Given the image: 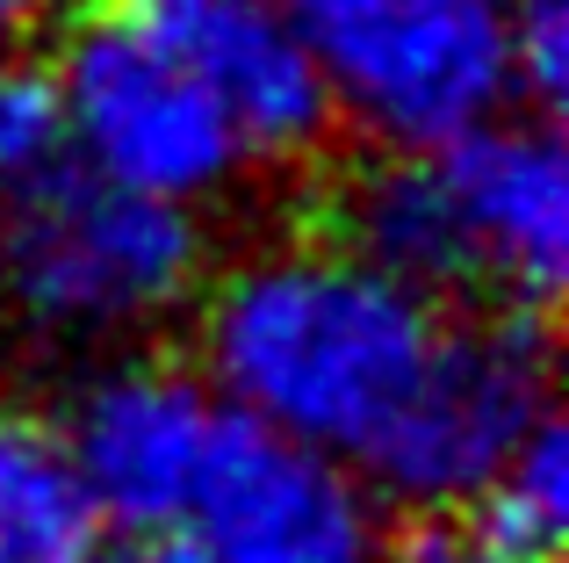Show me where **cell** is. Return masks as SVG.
Returning <instances> with one entry per match:
<instances>
[{"instance_id":"1","label":"cell","mask_w":569,"mask_h":563,"mask_svg":"<svg viewBox=\"0 0 569 563\" xmlns=\"http://www.w3.org/2000/svg\"><path fill=\"white\" fill-rule=\"evenodd\" d=\"M440 310L339 239L260 246L202 304V383L238 426L361 470L432 354Z\"/></svg>"},{"instance_id":"2","label":"cell","mask_w":569,"mask_h":563,"mask_svg":"<svg viewBox=\"0 0 569 563\" xmlns=\"http://www.w3.org/2000/svg\"><path fill=\"white\" fill-rule=\"evenodd\" d=\"M325 87V109L432 159L512 116V0H281Z\"/></svg>"},{"instance_id":"3","label":"cell","mask_w":569,"mask_h":563,"mask_svg":"<svg viewBox=\"0 0 569 563\" xmlns=\"http://www.w3.org/2000/svg\"><path fill=\"white\" fill-rule=\"evenodd\" d=\"M202 282V231L188 210L123 196L66 167L0 203V296L51 339H116L167 318Z\"/></svg>"},{"instance_id":"4","label":"cell","mask_w":569,"mask_h":563,"mask_svg":"<svg viewBox=\"0 0 569 563\" xmlns=\"http://www.w3.org/2000/svg\"><path fill=\"white\" fill-rule=\"evenodd\" d=\"M541 419L556 412H548V347L533 318L498 310V318L440 325L411 397L368 448L361 477L418 513L469 506Z\"/></svg>"},{"instance_id":"5","label":"cell","mask_w":569,"mask_h":563,"mask_svg":"<svg viewBox=\"0 0 569 563\" xmlns=\"http://www.w3.org/2000/svg\"><path fill=\"white\" fill-rule=\"evenodd\" d=\"M51 80H58V101H66V138L80 174L123 188V196L194 217V203L223 196L246 174L231 124L167 58L144 51L109 8H87L72 22Z\"/></svg>"},{"instance_id":"6","label":"cell","mask_w":569,"mask_h":563,"mask_svg":"<svg viewBox=\"0 0 569 563\" xmlns=\"http://www.w3.org/2000/svg\"><path fill=\"white\" fill-rule=\"evenodd\" d=\"M66 441V463L80 477L101 527L123 535H181L194 498L209 484L231 412L209 397V383L159 354H123L94 368L66 419H51Z\"/></svg>"},{"instance_id":"7","label":"cell","mask_w":569,"mask_h":563,"mask_svg":"<svg viewBox=\"0 0 569 563\" xmlns=\"http://www.w3.org/2000/svg\"><path fill=\"white\" fill-rule=\"evenodd\" d=\"M94 8H109L231 124L246 167L310 152L332 124L310 51L281 0H94Z\"/></svg>"},{"instance_id":"8","label":"cell","mask_w":569,"mask_h":563,"mask_svg":"<svg viewBox=\"0 0 569 563\" xmlns=\"http://www.w3.org/2000/svg\"><path fill=\"white\" fill-rule=\"evenodd\" d=\"M152 563H376L361 477L231 419L188 527Z\"/></svg>"},{"instance_id":"9","label":"cell","mask_w":569,"mask_h":563,"mask_svg":"<svg viewBox=\"0 0 569 563\" xmlns=\"http://www.w3.org/2000/svg\"><path fill=\"white\" fill-rule=\"evenodd\" d=\"M455 225L461 282H483L505 310L556 304L569 275V152L541 116H498L476 138L432 152Z\"/></svg>"},{"instance_id":"10","label":"cell","mask_w":569,"mask_h":563,"mask_svg":"<svg viewBox=\"0 0 569 563\" xmlns=\"http://www.w3.org/2000/svg\"><path fill=\"white\" fill-rule=\"evenodd\" d=\"M0 563H109V527L87 506L51 419L0 405Z\"/></svg>"},{"instance_id":"11","label":"cell","mask_w":569,"mask_h":563,"mask_svg":"<svg viewBox=\"0 0 569 563\" xmlns=\"http://www.w3.org/2000/svg\"><path fill=\"white\" fill-rule=\"evenodd\" d=\"M476 527L469 542L490 550L498 563H556L569 542V448L562 426L541 419L527 441L512 448V463L469 498Z\"/></svg>"},{"instance_id":"12","label":"cell","mask_w":569,"mask_h":563,"mask_svg":"<svg viewBox=\"0 0 569 563\" xmlns=\"http://www.w3.org/2000/svg\"><path fill=\"white\" fill-rule=\"evenodd\" d=\"M66 167H72V138H66V101H58L51 66L0 58V203L43 188Z\"/></svg>"},{"instance_id":"13","label":"cell","mask_w":569,"mask_h":563,"mask_svg":"<svg viewBox=\"0 0 569 563\" xmlns=\"http://www.w3.org/2000/svg\"><path fill=\"white\" fill-rule=\"evenodd\" d=\"M569 80V0H512V95L556 101Z\"/></svg>"},{"instance_id":"14","label":"cell","mask_w":569,"mask_h":563,"mask_svg":"<svg viewBox=\"0 0 569 563\" xmlns=\"http://www.w3.org/2000/svg\"><path fill=\"white\" fill-rule=\"evenodd\" d=\"M389 563H498L490 550H476L469 535H455V527H426V535H411Z\"/></svg>"},{"instance_id":"15","label":"cell","mask_w":569,"mask_h":563,"mask_svg":"<svg viewBox=\"0 0 569 563\" xmlns=\"http://www.w3.org/2000/svg\"><path fill=\"white\" fill-rule=\"evenodd\" d=\"M51 14V0H0V58H14L29 43V29Z\"/></svg>"}]
</instances>
